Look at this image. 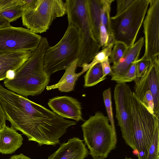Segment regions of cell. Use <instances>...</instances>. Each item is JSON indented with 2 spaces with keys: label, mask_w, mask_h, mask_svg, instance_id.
Masks as SVG:
<instances>
[{
  "label": "cell",
  "mask_w": 159,
  "mask_h": 159,
  "mask_svg": "<svg viewBox=\"0 0 159 159\" xmlns=\"http://www.w3.org/2000/svg\"><path fill=\"white\" fill-rule=\"evenodd\" d=\"M49 47L47 38H42L38 48L16 72L14 77L5 79V86L24 97L41 94L48 86L50 80V76L43 67L44 55Z\"/></svg>",
  "instance_id": "cell-1"
},
{
  "label": "cell",
  "mask_w": 159,
  "mask_h": 159,
  "mask_svg": "<svg viewBox=\"0 0 159 159\" xmlns=\"http://www.w3.org/2000/svg\"><path fill=\"white\" fill-rule=\"evenodd\" d=\"M108 117L98 111L81 125L85 144L93 159L107 157L116 147V136Z\"/></svg>",
  "instance_id": "cell-2"
},
{
  "label": "cell",
  "mask_w": 159,
  "mask_h": 159,
  "mask_svg": "<svg viewBox=\"0 0 159 159\" xmlns=\"http://www.w3.org/2000/svg\"><path fill=\"white\" fill-rule=\"evenodd\" d=\"M65 3L68 25L76 27L80 35V48L78 64L82 66L88 64L99 52L101 47L91 31L86 0H67Z\"/></svg>",
  "instance_id": "cell-3"
},
{
  "label": "cell",
  "mask_w": 159,
  "mask_h": 159,
  "mask_svg": "<svg viewBox=\"0 0 159 159\" xmlns=\"http://www.w3.org/2000/svg\"><path fill=\"white\" fill-rule=\"evenodd\" d=\"M80 37L78 30L68 25L62 39L55 45L49 47L44 55L43 67L49 76L65 70L77 59L80 48Z\"/></svg>",
  "instance_id": "cell-4"
},
{
  "label": "cell",
  "mask_w": 159,
  "mask_h": 159,
  "mask_svg": "<svg viewBox=\"0 0 159 159\" xmlns=\"http://www.w3.org/2000/svg\"><path fill=\"white\" fill-rule=\"evenodd\" d=\"M150 0H134L124 11L111 17V27L115 42L128 47L135 43L149 4Z\"/></svg>",
  "instance_id": "cell-5"
},
{
  "label": "cell",
  "mask_w": 159,
  "mask_h": 159,
  "mask_svg": "<svg viewBox=\"0 0 159 159\" xmlns=\"http://www.w3.org/2000/svg\"><path fill=\"white\" fill-rule=\"evenodd\" d=\"M66 13V3L61 0H37L32 8L24 12L21 18L27 29L41 34L46 31L54 19Z\"/></svg>",
  "instance_id": "cell-6"
},
{
  "label": "cell",
  "mask_w": 159,
  "mask_h": 159,
  "mask_svg": "<svg viewBox=\"0 0 159 159\" xmlns=\"http://www.w3.org/2000/svg\"><path fill=\"white\" fill-rule=\"evenodd\" d=\"M42 37L30 30L11 25L0 28V52L34 51Z\"/></svg>",
  "instance_id": "cell-7"
},
{
  "label": "cell",
  "mask_w": 159,
  "mask_h": 159,
  "mask_svg": "<svg viewBox=\"0 0 159 159\" xmlns=\"http://www.w3.org/2000/svg\"><path fill=\"white\" fill-rule=\"evenodd\" d=\"M132 92L126 83L117 84L114 91L116 118L125 142L137 155L132 133L129 98Z\"/></svg>",
  "instance_id": "cell-8"
},
{
  "label": "cell",
  "mask_w": 159,
  "mask_h": 159,
  "mask_svg": "<svg viewBox=\"0 0 159 159\" xmlns=\"http://www.w3.org/2000/svg\"><path fill=\"white\" fill-rule=\"evenodd\" d=\"M143 21L145 51L140 59L149 61L159 57V0H150Z\"/></svg>",
  "instance_id": "cell-9"
},
{
  "label": "cell",
  "mask_w": 159,
  "mask_h": 159,
  "mask_svg": "<svg viewBox=\"0 0 159 159\" xmlns=\"http://www.w3.org/2000/svg\"><path fill=\"white\" fill-rule=\"evenodd\" d=\"M134 91L142 102L146 92L150 90L152 94L154 104V114L159 117V57L150 61L148 68L140 77H136Z\"/></svg>",
  "instance_id": "cell-10"
},
{
  "label": "cell",
  "mask_w": 159,
  "mask_h": 159,
  "mask_svg": "<svg viewBox=\"0 0 159 159\" xmlns=\"http://www.w3.org/2000/svg\"><path fill=\"white\" fill-rule=\"evenodd\" d=\"M139 98L132 92L129 106L132 133L138 159H146L148 152L146 147L145 131L139 104Z\"/></svg>",
  "instance_id": "cell-11"
},
{
  "label": "cell",
  "mask_w": 159,
  "mask_h": 159,
  "mask_svg": "<svg viewBox=\"0 0 159 159\" xmlns=\"http://www.w3.org/2000/svg\"><path fill=\"white\" fill-rule=\"evenodd\" d=\"M48 105L53 112L63 118L77 121L83 120L81 103L74 98L66 96L54 97L49 100Z\"/></svg>",
  "instance_id": "cell-12"
},
{
  "label": "cell",
  "mask_w": 159,
  "mask_h": 159,
  "mask_svg": "<svg viewBox=\"0 0 159 159\" xmlns=\"http://www.w3.org/2000/svg\"><path fill=\"white\" fill-rule=\"evenodd\" d=\"M83 140L77 137L60 144L59 148L47 159H84L89 154Z\"/></svg>",
  "instance_id": "cell-13"
},
{
  "label": "cell",
  "mask_w": 159,
  "mask_h": 159,
  "mask_svg": "<svg viewBox=\"0 0 159 159\" xmlns=\"http://www.w3.org/2000/svg\"><path fill=\"white\" fill-rule=\"evenodd\" d=\"M33 51H22L2 53L0 55V81L6 78L10 70L16 72L28 59Z\"/></svg>",
  "instance_id": "cell-14"
},
{
  "label": "cell",
  "mask_w": 159,
  "mask_h": 159,
  "mask_svg": "<svg viewBox=\"0 0 159 159\" xmlns=\"http://www.w3.org/2000/svg\"><path fill=\"white\" fill-rule=\"evenodd\" d=\"M144 42V38L140 37L132 46L128 47L123 57L118 63L112 65L111 67V80L113 81L115 78L123 74L133 62L139 60Z\"/></svg>",
  "instance_id": "cell-15"
},
{
  "label": "cell",
  "mask_w": 159,
  "mask_h": 159,
  "mask_svg": "<svg viewBox=\"0 0 159 159\" xmlns=\"http://www.w3.org/2000/svg\"><path fill=\"white\" fill-rule=\"evenodd\" d=\"M16 130L6 125L0 129V153L12 154L21 146L23 139Z\"/></svg>",
  "instance_id": "cell-16"
},
{
  "label": "cell",
  "mask_w": 159,
  "mask_h": 159,
  "mask_svg": "<svg viewBox=\"0 0 159 159\" xmlns=\"http://www.w3.org/2000/svg\"><path fill=\"white\" fill-rule=\"evenodd\" d=\"M77 59L75 60L65 70V72L58 82L56 84L47 86V90L58 89L61 92H68L73 90L76 80L79 77L87 71L82 68L79 73H76L77 66Z\"/></svg>",
  "instance_id": "cell-17"
},
{
  "label": "cell",
  "mask_w": 159,
  "mask_h": 159,
  "mask_svg": "<svg viewBox=\"0 0 159 159\" xmlns=\"http://www.w3.org/2000/svg\"><path fill=\"white\" fill-rule=\"evenodd\" d=\"M86 5L92 34L95 40L99 43L101 24V0H86Z\"/></svg>",
  "instance_id": "cell-18"
},
{
  "label": "cell",
  "mask_w": 159,
  "mask_h": 159,
  "mask_svg": "<svg viewBox=\"0 0 159 159\" xmlns=\"http://www.w3.org/2000/svg\"><path fill=\"white\" fill-rule=\"evenodd\" d=\"M103 77L101 63L97 64L90 67L84 76L85 87L94 86L106 79Z\"/></svg>",
  "instance_id": "cell-19"
},
{
  "label": "cell",
  "mask_w": 159,
  "mask_h": 159,
  "mask_svg": "<svg viewBox=\"0 0 159 159\" xmlns=\"http://www.w3.org/2000/svg\"><path fill=\"white\" fill-rule=\"evenodd\" d=\"M24 12L20 0H16L11 5L0 10V18H3L11 23L21 17Z\"/></svg>",
  "instance_id": "cell-20"
},
{
  "label": "cell",
  "mask_w": 159,
  "mask_h": 159,
  "mask_svg": "<svg viewBox=\"0 0 159 159\" xmlns=\"http://www.w3.org/2000/svg\"><path fill=\"white\" fill-rule=\"evenodd\" d=\"M114 0H101V24L106 27L109 36L113 35L111 27L110 12L111 3Z\"/></svg>",
  "instance_id": "cell-21"
},
{
  "label": "cell",
  "mask_w": 159,
  "mask_h": 159,
  "mask_svg": "<svg viewBox=\"0 0 159 159\" xmlns=\"http://www.w3.org/2000/svg\"><path fill=\"white\" fill-rule=\"evenodd\" d=\"M115 43H111L107 47L103 48L98 52L90 62L84 65L82 67H84L87 71L91 67L97 64L101 63L109 59Z\"/></svg>",
  "instance_id": "cell-22"
},
{
  "label": "cell",
  "mask_w": 159,
  "mask_h": 159,
  "mask_svg": "<svg viewBox=\"0 0 159 159\" xmlns=\"http://www.w3.org/2000/svg\"><path fill=\"white\" fill-rule=\"evenodd\" d=\"M102 95L104 104L107 115V117L110 121L113 131L114 133L116 134L112 107L111 88H109L104 91L102 93Z\"/></svg>",
  "instance_id": "cell-23"
},
{
  "label": "cell",
  "mask_w": 159,
  "mask_h": 159,
  "mask_svg": "<svg viewBox=\"0 0 159 159\" xmlns=\"http://www.w3.org/2000/svg\"><path fill=\"white\" fill-rule=\"evenodd\" d=\"M128 48L122 42H116L109 57L110 63H113V65L118 63L123 57Z\"/></svg>",
  "instance_id": "cell-24"
},
{
  "label": "cell",
  "mask_w": 159,
  "mask_h": 159,
  "mask_svg": "<svg viewBox=\"0 0 159 159\" xmlns=\"http://www.w3.org/2000/svg\"><path fill=\"white\" fill-rule=\"evenodd\" d=\"M159 128L156 130L146 159H159Z\"/></svg>",
  "instance_id": "cell-25"
},
{
  "label": "cell",
  "mask_w": 159,
  "mask_h": 159,
  "mask_svg": "<svg viewBox=\"0 0 159 159\" xmlns=\"http://www.w3.org/2000/svg\"><path fill=\"white\" fill-rule=\"evenodd\" d=\"M136 61L133 62L128 69L122 75L114 79L117 84L126 83L134 81L136 78Z\"/></svg>",
  "instance_id": "cell-26"
},
{
  "label": "cell",
  "mask_w": 159,
  "mask_h": 159,
  "mask_svg": "<svg viewBox=\"0 0 159 159\" xmlns=\"http://www.w3.org/2000/svg\"><path fill=\"white\" fill-rule=\"evenodd\" d=\"M150 61L139 59L136 61V77H141L148 67Z\"/></svg>",
  "instance_id": "cell-27"
},
{
  "label": "cell",
  "mask_w": 159,
  "mask_h": 159,
  "mask_svg": "<svg viewBox=\"0 0 159 159\" xmlns=\"http://www.w3.org/2000/svg\"><path fill=\"white\" fill-rule=\"evenodd\" d=\"M109 35L105 27L101 24L100 29V42L102 49L107 47L108 44Z\"/></svg>",
  "instance_id": "cell-28"
},
{
  "label": "cell",
  "mask_w": 159,
  "mask_h": 159,
  "mask_svg": "<svg viewBox=\"0 0 159 159\" xmlns=\"http://www.w3.org/2000/svg\"><path fill=\"white\" fill-rule=\"evenodd\" d=\"M142 102L149 110L153 113V99L152 94L150 90H148L145 92Z\"/></svg>",
  "instance_id": "cell-29"
},
{
  "label": "cell",
  "mask_w": 159,
  "mask_h": 159,
  "mask_svg": "<svg viewBox=\"0 0 159 159\" xmlns=\"http://www.w3.org/2000/svg\"><path fill=\"white\" fill-rule=\"evenodd\" d=\"M134 0H117L116 13L117 16L126 10L134 1Z\"/></svg>",
  "instance_id": "cell-30"
},
{
  "label": "cell",
  "mask_w": 159,
  "mask_h": 159,
  "mask_svg": "<svg viewBox=\"0 0 159 159\" xmlns=\"http://www.w3.org/2000/svg\"><path fill=\"white\" fill-rule=\"evenodd\" d=\"M102 69L103 74V77H106V76L108 75H111L112 70L110 65V62L109 58L101 63Z\"/></svg>",
  "instance_id": "cell-31"
},
{
  "label": "cell",
  "mask_w": 159,
  "mask_h": 159,
  "mask_svg": "<svg viewBox=\"0 0 159 159\" xmlns=\"http://www.w3.org/2000/svg\"><path fill=\"white\" fill-rule=\"evenodd\" d=\"M6 120L5 114L0 103V129L6 125Z\"/></svg>",
  "instance_id": "cell-32"
},
{
  "label": "cell",
  "mask_w": 159,
  "mask_h": 159,
  "mask_svg": "<svg viewBox=\"0 0 159 159\" xmlns=\"http://www.w3.org/2000/svg\"><path fill=\"white\" fill-rule=\"evenodd\" d=\"M9 159H31L30 157H27L21 153L18 155H14L11 156Z\"/></svg>",
  "instance_id": "cell-33"
},
{
  "label": "cell",
  "mask_w": 159,
  "mask_h": 159,
  "mask_svg": "<svg viewBox=\"0 0 159 159\" xmlns=\"http://www.w3.org/2000/svg\"><path fill=\"white\" fill-rule=\"evenodd\" d=\"M10 23L5 19L0 18V28L11 25Z\"/></svg>",
  "instance_id": "cell-34"
},
{
  "label": "cell",
  "mask_w": 159,
  "mask_h": 159,
  "mask_svg": "<svg viewBox=\"0 0 159 159\" xmlns=\"http://www.w3.org/2000/svg\"><path fill=\"white\" fill-rule=\"evenodd\" d=\"M93 159H104L102 158H94Z\"/></svg>",
  "instance_id": "cell-35"
},
{
  "label": "cell",
  "mask_w": 159,
  "mask_h": 159,
  "mask_svg": "<svg viewBox=\"0 0 159 159\" xmlns=\"http://www.w3.org/2000/svg\"><path fill=\"white\" fill-rule=\"evenodd\" d=\"M125 159H132V158H127V157H126L125 158Z\"/></svg>",
  "instance_id": "cell-36"
},
{
  "label": "cell",
  "mask_w": 159,
  "mask_h": 159,
  "mask_svg": "<svg viewBox=\"0 0 159 159\" xmlns=\"http://www.w3.org/2000/svg\"><path fill=\"white\" fill-rule=\"evenodd\" d=\"M2 53V52H0V55L1 53Z\"/></svg>",
  "instance_id": "cell-37"
}]
</instances>
